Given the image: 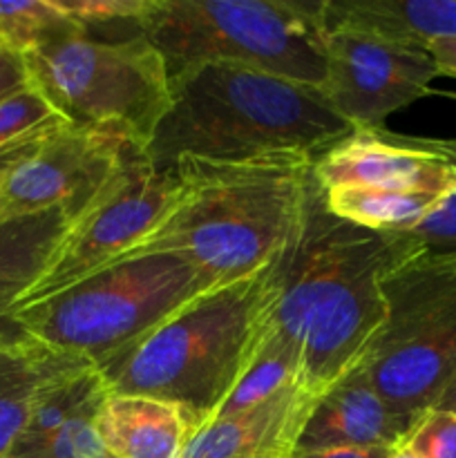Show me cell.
<instances>
[{"mask_svg": "<svg viewBox=\"0 0 456 458\" xmlns=\"http://www.w3.org/2000/svg\"><path fill=\"white\" fill-rule=\"evenodd\" d=\"M112 458H114V456H112Z\"/></svg>", "mask_w": 456, "mask_h": 458, "instance_id": "34", "label": "cell"}, {"mask_svg": "<svg viewBox=\"0 0 456 458\" xmlns=\"http://www.w3.org/2000/svg\"><path fill=\"white\" fill-rule=\"evenodd\" d=\"M353 132L313 85L240 63H206L170 81V107L146 157L159 170L192 157L249 161L320 152Z\"/></svg>", "mask_w": 456, "mask_h": 458, "instance_id": "3", "label": "cell"}, {"mask_svg": "<svg viewBox=\"0 0 456 458\" xmlns=\"http://www.w3.org/2000/svg\"><path fill=\"white\" fill-rule=\"evenodd\" d=\"M325 192L329 213L376 233H407L429 217L447 197L429 192L331 188Z\"/></svg>", "mask_w": 456, "mask_h": 458, "instance_id": "20", "label": "cell"}, {"mask_svg": "<svg viewBox=\"0 0 456 458\" xmlns=\"http://www.w3.org/2000/svg\"><path fill=\"white\" fill-rule=\"evenodd\" d=\"M454 98H456V94H454Z\"/></svg>", "mask_w": 456, "mask_h": 458, "instance_id": "33", "label": "cell"}, {"mask_svg": "<svg viewBox=\"0 0 456 458\" xmlns=\"http://www.w3.org/2000/svg\"><path fill=\"white\" fill-rule=\"evenodd\" d=\"M298 380H302V360L298 349L275 329H268L258 356L250 360L249 369L244 371L226 403L219 407L215 419L250 410Z\"/></svg>", "mask_w": 456, "mask_h": 458, "instance_id": "21", "label": "cell"}, {"mask_svg": "<svg viewBox=\"0 0 456 458\" xmlns=\"http://www.w3.org/2000/svg\"><path fill=\"white\" fill-rule=\"evenodd\" d=\"M313 177L322 191L371 188V191L456 192V164L434 152L423 137L387 130H353L313 161Z\"/></svg>", "mask_w": 456, "mask_h": 458, "instance_id": "12", "label": "cell"}, {"mask_svg": "<svg viewBox=\"0 0 456 458\" xmlns=\"http://www.w3.org/2000/svg\"><path fill=\"white\" fill-rule=\"evenodd\" d=\"M56 3L76 25L94 34L103 27L137 22L148 0H56Z\"/></svg>", "mask_w": 456, "mask_h": 458, "instance_id": "25", "label": "cell"}, {"mask_svg": "<svg viewBox=\"0 0 456 458\" xmlns=\"http://www.w3.org/2000/svg\"><path fill=\"white\" fill-rule=\"evenodd\" d=\"M61 123H65V121L63 119L52 121V123L43 125V128H38L36 132L27 134V137L18 139V141L0 148V186L7 182V177L13 173V168H16V165H21L27 157L34 155V152L38 150L40 143L47 139V134L54 132V130H56Z\"/></svg>", "mask_w": 456, "mask_h": 458, "instance_id": "27", "label": "cell"}, {"mask_svg": "<svg viewBox=\"0 0 456 458\" xmlns=\"http://www.w3.org/2000/svg\"><path fill=\"white\" fill-rule=\"evenodd\" d=\"M27 85H30V76H27V67L21 54L0 47V101Z\"/></svg>", "mask_w": 456, "mask_h": 458, "instance_id": "28", "label": "cell"}, {"mask_svg": "<svg viewBox=\"0 0 456 458\" xmlns=\"http://www.w3.org/2000/svg\"><path fill=\"white\" fill-rule=\"evenodd\" d=\"M396 452L392 447H340V450L295 452L293 458H392Z\"/></svg>", "mask_w": 456, "mask_h": 458, "instance_id": "29", "label": "cell"}, {"mask_svg": "<svg viewBox=\"0 0 456 458\" xmlns=\"http://www.w3.org/2000/svg\"><path fill=\"white\" fill-rule=\"evenodd\" d=\"M139 31L168 79L206 63H240L325 88V0H148Z\"/></svg>", "mask_w": 456, "mask_h": 458, "instance_id": "5", "label": "cell"}, {"mask_svg": "<svg viewBox=\"0 0 456 458\" xmlns=\"http://www.w3.org/2000/svg\"><path fill=\"white\" fill-rule=\"evenodd\" d=\"M61 116L31 85L9 94L0 101V148L36 132Z\"/></svg>", "mask_w": 456, "mask_h": 458, "instance_id": "24", "label": "cell"}, {"mask_svg": "<svg viewBox=\"0 0 456 458\" xmlns=\"http://www.w3.org/2000/svg\"><path fill=\"white\" fill-rule=\"evenodd\" d=\"M317 398L298 380L250 410L206 423L179 458H293Z\"/></svg>", "mask_w": 456, "mask_h": 458, "instance_id": "14", "label": "cell"}, {"mask_svg": "<svg viewBox=\"0 0 456 458\" xmlns=\"http://www.w3.org/2000/svg\"><path fill=\"white\" fill-rule=\"evenodd\" d=\"M438 67L427 49L358 30H326L322 92L353 130H380L389 114L432 94Z\"/></svg>", "mask_w": 456, "mask_h": 458, "instance_id": "10", "label": "cell"}, {"mask_svg": "<svg viewBox=\"0 0 456 458\" xmlns=\"http://www.w3.org/2000/svg\"><path fill=\"white\" fill-rule=\"evenodd\" d=\"M313 161L304 155L177 161L179 199L164 222L123 258L179 255L213 289L262 271L298 233Z\"/></svg>", "mask_w": 456, "mask_h": 458, "instance_id": "2", "label": "cell"}, {"mask_svg": "<svg viewBox=\"0 0 456 458\" xmlns=\"http://www.w3.org/2000/svg\"><path fill=\"white\" fill-rule=\"evenodd\" d=\"M92 367L85 358L54 352L22 334L0 335V458L43 398Z\"/></svg>", "mask_w": 456, "mask_h": 458, "instance_id": "16", "label": "cell"}, {"mask_svg": "<svg viewBox=\"0 0 456 458\" xmlns=\"http://www.w3.org/2000/svg\"><path fill=\"white\" fill-rule=\"evenodd\" d=\"M179 192L177 168H155L146 148L132 143L110 182L70 224L43 277L16 307L58 293L128 255L164 222Z\"/></svg>", "mask_w": 456, "mask_h": 458, "instance_id": "9", "label": "cell"}, {"mask_svg": "<svg viewBox=\"0 0 456 458\" xmlns=\"http://www.w3.org/2000/svg\"><path fill=\"white\" fill-rule=\"evenodd\" d=\"M132 143L116 130L61 123L0 186V224L49 208H65L74 222L119 170Z\"/></svg>", "mask_w": 456, "mask_h": 458, "instance_id": "11", "label": "cell"}, {"mask_svg": "<svg viewBox=\"0 0 456 458\" xmlns=\"http://www.w3.org/2000/svg\"><path fill=\"white\" fill-rule=\"evenodd\" d=\"M392 258V235L329 213L311 174L298 233L273 262L271 329L298 349L302 383L316 396L365 360L384 325L380 280Z\"/></svg>", "mask_w": 456, "mask_h": 458, "instance_id": "1", "label": "cell"}, {"mask_svg": "<svg viewBox=\"0 0 456 458\" xmlns=\"http://www.w3.org/2000/svg\"><path fill=\"white\" fill-rule=\"evenodd\" d=\"M22 61L31 88L70 125L116 130L146 148L170 107L164 58L141 31L98 38L72 22Z\"/></svg>", "mask_w": 456, "mask_h": 458, "instance_id": "8", "label": "cell"}, {"mask_svg": "<svg viewBox=\"0 0 456 458\" xmlns=\"http://www.w3.org/2000/svg\"><path fill=\"white\" fill-rule=\"evenodd\" d=\"M423 143L434 152L443 155L456 164V139H429L423 137ZM407 246L432 253H456V192L447 197L425 222L407 233H393Z\"/></svg>", "mask_w": 456, "mask_h": 458, "instance_id": "23", "label": "cell"}, {"mask_svg": "<svg viewBox=\"0 0 456 458\" xmlns=\"http://www.w3.org/2000/svg\"><path fill=\"white\" fill-rule=\"evenodd\" d=\"M72 22L56 0H0V47L25 56Z\"/></svg>", "mask_w": 456, "mask_h": 458, "instance_id": "22", "label": "cell"}, {"mask_svg": "<svg viewBox=\"0 0 456 458\" xmlns=\"http://www.w3.org/2000/svg\"><path fill=\"white\" fill-rule=\"evenodd\" d=\"M405 447L416 458H456L454 411L438 410V407L425 411Z\"/></svg>", "mask_w": 456, "mask_h": 458, "instance_id": "26", "label": "cell"}, {"mask_svg": "<svg viewBox=\"0 0 456 458\" xmlns=\"http://www.w3.org/2000/svg\"><path fill=\"white\" fill-rule=\"evenodd\" d=\"M427 52L432 54L434 63H436L438 74L456 79V38L434 40Z\"/></svg>", "mask_w": 456, "mask_h": 458, "instance_id": "30", "label": "cell"}, {"mask_svg": "<svg viewBox=\"0 0 456 458\" xmlns=\"http://www.w3.org/2000/svg\"><path fill=\"white\" fill-rule=\"evenodd\" d=\"M208 289V280L179 255H134L16 307L9 325L54 352L98 367Z\"/></svg>", "mask_w": 456, "mask_h": 458, "instance_id": "6", "label": "cell"}, {"mask_svg": "<svg viewBox=\"0 0 456 458\" xmlns=\"http://www.w3.org/2000/svg\"><path fill=\"white\" fill-rule=\"evenodd\" d=\"M392 458H416L414 454H411V452L410 450H407V447H402V450H398L396 452V454H393Z\"/></svg>", "mask_w": 456, "mask_h": 458, "instance_id": "32", "label": "cell"}, {"mask_svg": "<svg viewBox=\"0 0 456 458\" xmlns=\"http://www.w3.org/2000/svg\"><path fill=\"white\" fill-rule=\"evenodd\" d=\"M325 22L427 49L456 38V0H325Z\"/></svg>", "mask_w": 456, "mask_h": 458, "instance_id": "18", "label": "cell"}, {"mask_svg": "<svg viewBox=\"0 0 456 458\" xmlns=\"http://www.w3.org/2000/svg\"><path fill=\"white\" fill-rule=\"evenodd\" d=\"M389 235L393 258L380 280L387 316L358 367L389 405L420 419L456 378V253Z\"/></svg>", "mask_w": 456, "mask_h": 458, "instance_id": "7", "label": "cell"}, {"mask_svg": "<svg viewBox=\"0 0 456 458\" xmlns=\"http://www.w3.org/2000/svg\"><path fill=\"white\" fill-rule=\"evenodd\" d=\"M418 420L389 405L369 376L356 367L317 398L300 437L298 452L340 447L402 450Z\"/></svg>", "mask_w": 456, "mask_h": 458, "instance_id": "13", "label": "cell"}, {"mask_svg": "<svg viewBox=\"0 0 456 458\" xmlns=\"http://www.w3.org/2000/svg\"><path fill=\"white\" fill-rule=\"evenodd\" d=\"M97 432L114 458H179L197 428L173 403L107 394L97 414Z\"/></svg>", "mask_w": 456, "mask_h": 458, "instance_id": "17", "label": "cell"}, {"mask_svg": "<svg viewBox=\"0 0 456 458\" xmlns=\"http://www.w3.org/2000/svg\"><path fill=\"white\" fill-rule=\"evenodd\" d=\"M436 407H438V410H447V411H454V414H456V378L452 380V385L447 387V392L443 394Z\"/></svg>", "mask_w": 456, "mask_h": 458, "instance_id": "31", "label": "cell"}, {"mask_svg": "<svg viewBox=\"0 0 456 458\" xmlns=\"http://www.w3.org/2000/svg\"><path fill=\"white\" fill-rule=\"evenodd\" d=\"M70 224L65 208L0 224V335L21 334L9 325V316L43 277Z\"/></svg>", "mask_w": 456, "mask_h": 458, "instance_id": "19", "label": "cell"}, {"mask_svg": "<svg viewBox=\"0 0 456 458\" xmlns=\"http://www.w3.org/2000/svg\"><path fill=\"white\" fill-rule=\"evenodd\" d=\"M107 389L88 369L40 401L4 458H112L97 432Z\"/></svg>", "mask_w": 456, "mask_h": 458, "instance_id": "15", "label": "cell"}, {"mask_svg": "<svg viewBox=\"0 0 456 458\" xmlns=\"http://www.w3.org/2000/svg\"><path fill=\"white\" fill-rule=\"evenodd\" d=\"M273 262L244 280L204 291L94 367L107 394L173 403L197 429L210 423L271 329Z\"/></svg>", "mask_w": 456, "mask_h": 458, "instance_id": "4", "label": "cell"}]
</instances>
